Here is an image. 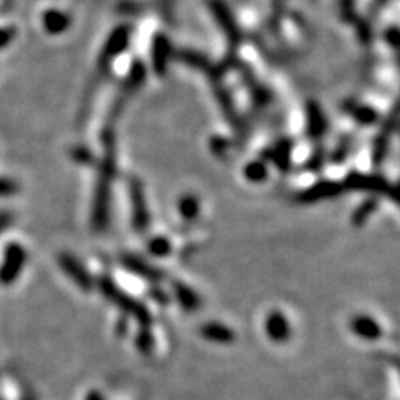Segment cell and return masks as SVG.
I'll return each mask as SVG.
<instances>
[{"mask_svg": "<svg viewBox=\"0 0 400 400\" xmlns=\"http://www.w3.org/2000/svg\"><path fill=\"white\" fill-rule=\"evenodd\" d=\"M99 287H100V290H102L103 297H106L107 300H110L112 303H115V306H117L122 312H126L127 315L137 319L140 327H149L150 326L152 315H150L149 309H147V307L143 306L142 302H139L137 299L130 297L127 292L119 289L117 283H115L110 277L100 279Z\"/></svg>", "mask_w": 400, "mask_h": 400, "instance_id": "cell-1", "label": "cell"}, {"mask_svg": "<svg viewBox=\"0 0 400 400\" xmlns=\"http://www.w3.org/2000/svg\"><path fill=\"white\" fill-rule=\"evenodd\" d=\"M26 260L27 254L22 246H19V243L7 246L2 267H0V283H3V286L14 283L15 279L20 275V272H22L23 266H26Z\"/></svg>", "mask_w": 400, "mask_h": 400, "instance_id": "cell-2", "label": "cell"}, {"mask_svg": "<svg viewBox=\"0 0 400 400\" xmlns=\"http://www.w3.org/2000/svg\"><path fill=\"white\" fill-rule=\"evenodd\" d=\"M59 266L60 269L63 270V274L69 275L75 286L80 287L82 290H92V287H94V279H92L89 270L83 267V263H80L74 255L60 254Z\"/></svg>", "mask_w": 400, "mask_h": 400, "instance_id": "cell-3", "label": "cell"}, {"mask_svg": "<svg viewBox=\"0 0 400 400\" xmlns=\"http://www.w3.org/2000/svg\"><path fill=\"white\" fill-rule=\"evenodd\" d=\"M122 266H123V269L129 270L130 274L149 280V282H160L163 277L162 270H159L157 267H154L152 263L147 262V260L139 257V255H132V254L123 255Z\"/></svg>", "mask_w": 400, "mask_h": 400, "instance_id": "cell-4", "label": "cell"}, {"mask_svg": "<svg viewBox=\"0 0 400 400\" xmlns=\"http://www.w3.org/2000/svg\"><path fill=\"white\" fill-rule=\"evenodd\" d=\"M266 332H267V337H269L272 342H277V343L286 342V340H289L290 337L289 320H287V317L282 314V312H279V310L270 312L266 319Z\"/></svg>", "mask_w": 400, "mask_h": 400, "instance_id": "cell-5", "label": "cell"}, {"mask_svg": "<svg viewBox=\"0 0 400 400\" xmlns=\"http://www.w3.org/2000/svg\"><path fill=\"white\" fill-rule=\"evenodd\" d=\"M354 334L366 340H379L382 337V327L370 315H355L350 323Z\"/></svg>", "mask_w": 400, "mask_h": 400, "instance_id": "cell-6", "label": "cell"}, {"mask_svg": "<svg viewBox=\"0 0 400 400\" xmlns=\"http://www.w3.org/2000/svg\"><path fill=\"white\" fill-rule=\"evenodd\" d=\"M200 334H202L203 339L215 343H232L235 340V332L230 327L219 322L203 323L202 329H200Z\"/></svg>", "mask_w": 400, "mask_h": 400, "instance_id": "cell-7", "label": "cell"}, {"mask_svg": "<svg viewBox=\"0 0 400 400\" xmlns=\"http://www.w3.org/2000/svg\"><path fill=\"white\" fill-rule=\"evenodd\" d=\"M172 287H174L175 299H177V302L182 306L183 310L195 312L199 309L200 297L197 295V292L192 289V287L187 286V283L180 282V280H175V282L172 283Z\"/></svg>", "mask_w": 400, "mask_h": 400, "instance_id": "cell-8", "label": "cell"}, {"mask_svg": "<svg viewBox=\"0 0 400 400\" xmlns=\"http://www.w3.org/2000/svg\"><path fill=\"white\" fill-rule=\"evenodd\" d=\"M135 342H137L139 350L142 352V354L147 355V354H150L152 350H154L155 340H154V335H152L149 327H140L137 337H135Z\"/></svg>", "mask_w": 400, "mask_h": 400, "instance_id": "cell-9", "label": "cell"}, {"mask_svg": "<svg viewBox=\"0 0 400 400\" xmlns=\"http://www.w3.org/2000/svg\"><path fill=\"white\" fill-rule=\"evenodd\" d=\"M149 250L155 257H167L172 252V246L166 237H154L149 242Z\"/></svg>", "mask_w": 400, "mask_h": 400, "instance_id": "cell-10", "label": "cell"}, {"mask_svg": "<svg viewBox=\"0 0 400 400\" xmlns=\"http://www.w3.org/2000/svg\"><path fill=\"white\" fill-rule=\"evenodd\" d=\"M180 212L186 219H194L197 215V202L194 199H183L180 203Z\"/></svg>", "mask_w": 400, "mask_h": 400, "instance_id": "cell-11", "label": "cell"}, {"mask_svg": "<svg viewBox=\"0 0 400 400\" xmlns=\"http://www.w3.org/2000/svg\"><path fill=\"white\" fill-rule=\"evenodd\" d=\"M17 183L14 180L0 177V195H12L17 192Z\"/></svg>", "mask_w": 400, "mask_h": 400, "instance_id": "cell-12", "label": "cell"}, {"mask_svg": "<svg viewBox=\"0 0 400 400\" xmlns=\"http://www.w3.org/2000/svg\"><path fill=\"white\" fill-rule=\"evenodd\" d=\"M12 220H14V219H12L10 212H6V210L0 212V234H2V232L10 226Z\"/></svg>", "mask_w": 400, "mask_h": 400, "instance_id": "cell-13", "label": "cell"}, {"mask_svg": "<svg viewBox=\"0 0 400 400\" xmlns=\"http://www.w3.org/2000/svg\"><path fill=\"white\" fill-rule=\"evenodd\" d=\"M10 37H12V30L0 29V49H2V47H6L7 43H9Z\"/></svg>", "mask_w": 400, "mask_h": 400, "instance_id": "cell-14", "label": "cell"}, {"mask_svg": "<svg viewBox=\"0 0 400 400\" xmlns=\"http://www.w3.org/2000/svg\"><path fill=\"white\" fill-rule=\"evenodd\" d=\"M152 297H154L157 302H162V303H167L169 302V297L166 295V292H162V290H157V289H152Z\"/></svg>", "mask_w": 400, "mask_h": 400, "instance_id": "cell-15", "label": "cell"}, {"mask_svg": "<svg viewBox=\"0 0 400 400\" xmlns=\"http://www.w3.org/2000/svg\"><path fill=\"white\" fill-rule=\"evenodd\" d=\"M87 400H103L102 395H100V392L97 390H92L89 395H87Z\"/></svg>", "mask_w": 400, "mask_h": 400, "instance_id": "cell-16", "label": "cell"}, {"mask_svg": "<svg viewBox=\"0 0 400 400\" xmlns=\"http://www.w3.org/2000/svg\"><path fill=\"white\" fill-rule=\"evenodd\" d=\"M23 400H34V399H30V397H27V399H23Z\"/></svg>", "mask_w": 400, "mask_h": 400, "instance_id": "cell-17", "label": "cell"}]
</instances>
